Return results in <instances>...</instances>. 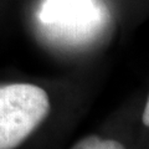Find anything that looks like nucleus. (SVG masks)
I'll return each instance as SVG.
<instances>
[{
	"label": "nucleus",
	"mask_w": 149,
	"mask_h": 149,
	"mask_svg": "<svg viewBox=\"0 0 149 149\" xmlns=\"http://www.w3.org/2000/svg\"><path fill=\"white\" fill-rule=\"evenodd\" d=\"M49 96L31 83L0 86V149H15L47 117Z\"/></svg>",
	"instance_id": "obj_1"
},
{
	"label": "nucleus",
	"mask_w": 149,
	"mask_h": 149,
	"mask_svg": "<svg viewBox=\"0 0 149 149\" xmlns=\"http://www.w3.org/2000/svg\"><path fill=\"white\" fill-rule=\"evenodd\" d=\"M71 149H125L123 144H120L113 139H101L96 136H90L77 142Z\"/></svg>",
	"instance_id": "obj_2"
},
{
	"label": "nucleus",
	"mask_w": 149,
	"mask_h": 149,
	"mask_svg": "<svg viewBox=\"0 0 149 149\" xmlns=\"http://www.w3.org/2000/svg\"><path fill=\"white\" fill-rule=\"evenodd\" d=\"M143 123L147 125H149V102L147 101L146 107H144V112H143Z\"/></svg>",
	"instance_id": "obj_3"
}]
</instances>
